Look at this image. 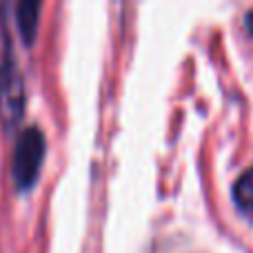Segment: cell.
<instances>
[{
    "instance_id": "obj_1",
    "label": "cell",
    "mask_w": 253,
    "mask_h": 253,
    "mask_svg": "<svg viewBox=\"0 0 253 253\" xmlns=\"http://www.w3.org/2000/svg\"><path fill=\"white\" fill-rule=\"evenodd\" d=\"M44 149H47V138L40 125H25L18 131L11 151V173L18 187L25 189L36 180L42 165Z\"/></svg>"
},
{
    "instance_id": "obj_2",
    "label": "cell",
    "mask_w": 253,
    "mask_h": 253,
    "mask_svg": "<svg viewBox=\"0 0 253 253\" xmlns=\"http://www.w3.org/2000/svg\"><path fill=\"white\" fill-rule=\"evenodd\" d=\"M25 78L9 44L0 56V118L7 126L18 123L25 111Z\"/></svg>"
},
{
    "instance_id": "obj_3",
    "label": "cell",
    "mask_w": 253,
    "mask_h": 253,
    "mask_svg": "<svg viewBox=\"0 0 253 253\" xmlns=\"http://www.w3.org/2000/svg\"><path fill=\"white\" fill-rule=\"evenodd\" d=\"M38 16H40V0H20L16 7V22L20 36L29 42L36 34L38 27Z\"/></svg>"
},
{
    "instance_id": "obj_4",
    "label": "cell",
    "mask_w": 253,
    "mask_h": 253,
    "mask_svg": "<svg viewBox=\"0 0 253 253\" xmlns=\"http://www.w3.org/2000/svg\"><path fill=\"white\" fill-rule=\"evenodd\" d=\"M233 202L247 215H253V167L245 169L233 184Z\"/></svg>"
},
{
    "instance_id": "obj_5",
    "label": "cell",
    "mask_w": 253,
    "mask_h": 253,
    "mask_svg": "<svg viewBox=\"0 0 253 253\" xmlns=\"http://www.w3.org/2000/svg\"><path fill=\"white\" fill-rule=\"evenodd\" d=\"M245 27H247V31L253 36V9L245 13Z\"/></svg>"
}]
</instances>
